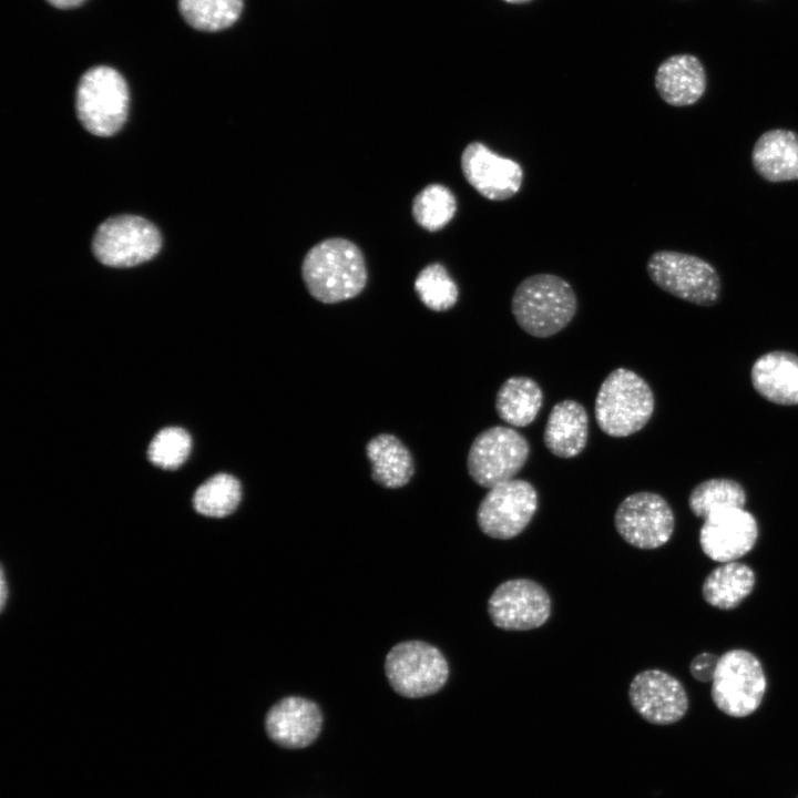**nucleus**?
I'll return each mask as SVG.
<instances>
[{"instance_id": "30", "label": "nucleus", "mask_w": 798, "mask_h": 798, "mask_svg": "<svg viewBox=\"0 0 798 798\" xmlns=\"http://www.w3.org/2000/svg\"><path fill=\"white\" fill-rule=\"evenodd\" d=\"M719 656L713 653H700L696 655L689 665L692 676L700 683H712L717 667Z\"/></svg>"}, {"instance_id": "28", "label": "nucleus", "mask_w": 798, "mask_h": 798, "mask_svg": "<svg viewBox=\"0 0 798 798\" xmlns=\"http://www.w3.org/2000/svg\"><path fill=\"white\" fill-rule=\"evenodd\" d=\"M415 289L424 306L434 311L452 308L459 297V289L446 267L432 263L420 270Z\"/></svg>"}, {"instance_id": "20", "label": "nucleus", "mask_w": 798, "mask_h": 798, "mask_svg": "<svg viewBox=\"0 0 798 798\" xmlns=\"http://www.w3.org/2000/svg\"><path fill=\"white\" fill-rule=\"evenodd\" d=\"M589 436V417L577 401L564 399L555 403L549 415L543 442L555 457L570 459L585 448Z\"/></svg>"}, {"instance_id": "6", "label": "nucleus", "mask_w": 798, "mask_h": 798, "mask_svg": "<svg viewBox=\"0 0 798 798\" xmlns=\"http://www.w3.org/2000/svg\"><path fill=\"white\" fill-rule=\"evenodd\" d=\"M651 280L662 290L699 306L717 303L720 279L716 269L698 256L657 250L646 264Z\"/></svg>"}, {"instance_id": "1", "label": "nucleus", "mask_w": 798, "mask_h": 798, "mask_svg": "<svg viewBox=\"0 0 798 798\" xmlns=\"http://www.w3.org/2000/svg\"><path fill=\"white\" fill-rule=\"evenodd\" d=\"M309 294L325 304L356 297L365 288L367 269L361 250L352 242L327 238L313 246L301 265Z\"/></svg>"}, {"instance_id": "4", "label": "nucleus", "mask_w": 798, "mask_h": 798, "mask_svg": "<svg viewBox=\"0 0 798 798\" xmlns=\"http://www.w3.org/2000/svg\"><path fill=\"white\" fill-rule=\"evenodd\" d=\"M124 78L105 65L88 70L76 89L75 108L81 124L98 136H111L124 124L129 111Z\"/></svg>"}, {"instance_id": "32", "label": "nucleus", "mask_w": 798, "mask_h": 798, "mask_svg": "<svg viewBox=\"0 0 798 798\" xmlns=\"http://www.w3.org/2000/svg\"><path fill=\"white\" fill-rule=\"evenodd\" d=\"M52 6L60 9L74 8L83 3L85 0H48Z\"/></svg>"}, {"instance_id": "15", "label": "nucleus", "mask_w": 798, "mask_h": 798, "mask_svg": "<svg viewBox=\"0 0 798 798\" xmlns=\"http://www.w3.org/2000/svg\"><path fill=\"white\" fill-rule=\"evenodd\" d=\"M758 524L744 508H725L709 513L699 530L703 552L719 563L746 555L756 544Z\"/></svg>"}, {"instance_id": "29", "label": "nucleus", "mask_w": 798, "mask_h": 798, "mask_svg": "<svg viewBox=\"0 0 798 798\" xmlns=\"http://www.w3.org/2000/svg\"><path fill=\"white\" fill-rule=\"evenodd\" d=\"M192 439L188 432L178 427H167L160 430L152 439L149 449V460L156 467L174 470L181 467L191 452Z\"/></svg>"}, {"instance_id": "18", "label": "nucleus", "mask_w": 798, "mask_h": 798, "mask_svg": "<svg viewBox=\"0 0 798 798\" xmlns=\"http://www.w3.org/2000/svg\"><path fill=\"white\" fill-rule=\"evenodd\" d=\"M756 391L770 402L798 405V356L782 350L760 356L751 367Z\"/></svg>"}, {"instance_id": "26", "label": "nucleus", "mask_w": 798, "mask_h": 798, "mask_svg": "<svg viewBox=\"0 0 798 798\" xmlns=\"http://www.w3.org/2000/svg\"><path fill=\"white\" fill-rule=\"evenodd\" d=\"M184 20L202 31H219L237 21L243 0H178Z\"/></svg>"}, {"instance_id": "13", "label": "nucleus", "mask_w": 798, "mask_h": 798, "mask_svg": "<svg viewBox=\"0 0 798 798\" xmlns=\"http://www.w3.org/2000/svg\"><path fill=\"white\" fill-rule=\"evenodd\" d=\"M460 163L466 181L490 201L510 200L522 186L521 165L497 154L482 142L469 143L462 151Z\"/></svg>"}, {"instance_id": "3", "label": "nucleus", "mask_w": 798, "mask_h": 798, "mask_svg": "<svg viewBox=\"0 0 798 798\" xmlns=\"http://www.w3.org/2000/svg\"><path fill=\"white\" fill-rule=\"evenodd\" d=\"M654 406L649 385L636 372L617 368L600 386L594 405L595 420L605 434L628 437L645 427Z\"/></svg>"}, {"instance_id": "19", "label": "nucleus", "mask_w": 798, "mask_h": 798, "mask_svg": "<svg viewBox=\"0 0 798 798\" xmlns=\"http://www.w3.org/2000/svg\"><path fill=\"white\" fill-rule=\"evenodd\" d=\"M755 171L773 183L798 180V133L785 129L764 132L754 144Z\"/></svg>"}, {"instance_id": "25", "label": "nucleus", "mask_w": 798, "mask_h": 798, "mask_svg": "<svg viewBox=\"0 0 798 798\" xmlns=\"http://www.w3.org/2000/svg\"><path fill=\"white\" fill-rule=\"evenodd\" d=\"M746 500V492L737 481L715 478L700 482L692 490L688 505L696 516L705 519L719 509L744 508Z\"/></svg>"}, {"instance_id": "24", "label": "nucleus", "mask_w": 798, "mask_h": 798, "mask_svg": "<svg viewBox=\"0 0 798 798\" xmlns=\"http://www.w3.org/2000/svg\"><path fill=\"white\" fill-rule=\"evenodd\" d=\"M241 499L239 481L232 474L217 473L196 489L193 507L205 516L224 518L237 509Z\"/></svg>"}, {"instance_id": "5", "label": "nucleus", "mask_w": 798, "mask_h": 798, "mask_svg": "<svg viewBox=\"0 0 798 798\" xmlns=\"http://www.w3.org/2000/svg\"><path fill=\"white\" fill-rule=\"evenodd\" d=\"M767 687L760 661L749 651L735 648L719 656L712 681L716 707L730 717H746L761 704Z\"/></svg>"}, {"instance_id": "9", "label": "nucleus", "mask_w": 798, "mask_h": 798, "mask_svg": "<svg viewBox=\"0 0 798 798\" xmlns=\"http://www.w3.org/2000/svg\"><path fill=\"white\" fill-rule=\"evenodd\" d=\"M161 245V234L151 222L135 215H119L98 227L92 250L106 266L132 267L153 258Z\"/></svg>"}, {"instance_id": "22", "label": "nucleus", "mask_w": 798, "mask_h": 798, "mask_svg": "<svg viewBox=\"0 0 798 798\" xmlns=\"http://www.w3.org/2000/svg\"><path fill=\"white\" fill-rule=\"evenodd\" d=\"M755 572L747 564L733 561L715 567L704 580L702 595L707 604L719 610L736 608L753 592Z\"/></svg>"}, {"instance_id": "7", "label": "nucleus", "mask_w": 798, "mask_h": 798, "mask_svg": "<svg viewBox=\"0 0 798 798\" xmlns=\"http://www.w3.org/2000/svg\"><path fill=\"white\" fill-rule=\"evenodd\" d=\"M529 454L523 434L510 427L493 426L474 438L467 458L468 473L478 485L491 489L512 480Z\"/></svg>"}, {"instance_id": "17", "label": "nucleus", "mask_w": 798, "mask_h": 798, "mask_svg": "<svg viewBox=\"0 0 798 798\" xmlns=\"http://www.w3.org/2000/svg\"><path fill=\"white\" fill-rule=\"evenodd\" d=\"M654 84L665 103L677 108L688 106L704 95L707 76L697 57L681 53L668 57L658 65Z\"/></svg>"}, {"instance_id": "16", "label": "nucleus", "mask_w": 798, "mask_h": 798, "mask_svg": "<svg viewBox=\"0 0 798 798\" xmlns=\"http://www.w3.org/2000/svg\"><path fill=\"white\" fill-rule=\"evenodd\" d=\"M323 715L314 702L289 696L276 703L265 719L268 736L285 748H303L319 735Z\"/></svg>"}, {"instance_id": "11", "label": "nucleus", "mask_w": 798, "mask_h": 798, "mask_svg": "<svg viewBox=\"0 0 798 798\" xmlns=\"http://www.w3.org/2000/svg\"><path fill=\"white\" fill-rule=\"evenodd\" d=\"M614 525L620 536L641 550H654L671 539L675 518L668 502L654 492L627 495L617 507Z\"/></svg>"}, {"instance_id": "2", "label": "nucleus", "mask_w": 798, "mask_h": 798, "mask_svg": "<svg viewBox=\"0 0 798 798\" xmlns=\"http://www.w3.org/2000/svg\"><path fill=\"white\" fill-rule=\"evenodd\" d=\"M577 309L573 287L549 273L533 274L514 289L511 311L521 329L538 337H551L565 328Z\"/></svg>"}, {"instance_id": "14", "label": "nucleus", "mask_w": 798, "mask_h": 798, "mask_svg": "<svg viewBox=\"0 0 798 798\" xmlns=\"http://www.w3.org/2000/svg\"><path fill=\"white\" fill-rule=\"evenodd\" d=\"M628 698L636 713L654 725L674 724L688 709V696L682 683L655 668L642 671L633 677Z\"/></svg>"}, {"instance_id": "31", "label": "nucleus", "mask_w": 798, "mask_h": 798, "mask_svg": "<svg viewBox=\"0 0 798 798\" xmlns=\"http://www.w3.org/2000/svg\"><path fill=\"white\" fill-rule=\"evenodd\" d=\"M8 585L6 581V574L3 567H1V576H0V608L3 611L4 605L7 603L8 598Z\"/></svg>"}, {"instance_id": "8", "label": "nucleus", "mask_w": 798, "mask_h": 798, "mask_svg": "<svg viewBox=\"0 0 798 798\" xmlns=\"http://www.w3.org/2000/svg\"><path fill=\"white\" fill-rule=\"evenodd\" d=\"M385 671L391 687L409 698L439 692L449 677V664L443 654L422 641L395 645L387 654Z\"/></svg>"}, {"instance_id": "12", "label": "nucleus", "mask_w": 798, "mask_h": 798, "mask_svg": "<svg viewBox=\"0 0 798 798\" xmlns=\"http://www.w3.org/2000/svg\"><path fill=\"white\" fill-rule=\"evenodd\" d=\"M551 597L538 582L519 577L500 583L488 600V614L504 631L541 627L551 616Z\"/></svg>"}, {"instance_id": "27", "label": "nucleus", "mask_w": 798, "mask_h": 798, "mask_svg": "<svg viewBox=\"0 0 798 798\" xmlns=\"http://www.w3.org/2000/svg\"><path fill=\"white\" fill-rule=\"evenodd\" d=\"M457 212L453 193L442 184H430L413 198L412 215L423 228L436 232L443 228Z\"/></svg>"}, {"instance_id": "21", "label": "nucleus", "mask_w": 798, "mask_h": 798, "mask_svg": "<svg viewBox=\"0 0 798 798\" xmlns=\"http://www.w3.org/2000/svg\"><path fill=\"white\" fill-rule=\"evenodd\" d=\"M371 463V478L385 488L406 485L415 472L412 457L407 447L393 434L374 437L366 446Z\"/></svg>"}, {"instance_id": "10", "label": "nucleus", "mask_w": 798, "mask_h": 798, "mask_svg": "<svg viewBox=\"0 0 798 798\" xmlns=\"http://www.w3.org/2000/svg\"><path fill=\"white\" fill-rule=\"evenodd\" d=\"M538 510V492L526 480L512 479L491 489L479 503L480 530L497 540H511L530 524Z\"/></svg>"}, {"instance_id": "23", "label": "nucleus", "mask_w": 798, "mask_h": 798, "mask_svg": "<svg viewBox=\"0 0 798 798\" xmlns=\"http://www.w3.org/2000/svg\"><path fill=\"white\" fill-rule=\"evenodd\" d=\"M543 403V392L535 380L525 376L508 378L495 396L499 418L513 427L531 424Z\"/></svg>"}, {"instance_id": "33", "label": "nucleus", "mask_w": 798, "mask_h": 798, "mask_svg": "<svg viewBox=\"0 0 798 798\" xmlns=\"http://www.w3.org/2000/svg\"><path fill=\"white\" fill-rule=\"evenodd\" d=\"M503 1H505L508 3L521 4V3L530 2L531 0H503Z\"/></svg>"}]
</instances>
